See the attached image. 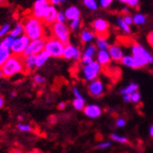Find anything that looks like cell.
<instances>
[{
  "instance_id": "cell-1",
  "label": "cell",
  "mask_w": 153,
  "mask_h": 153,
  "mask_svg": "<svg viewBox=\"0 0 153 153\" xmlns=\"http://www.w3.org/2000/svg\"><path fill=\"white\" fill-rule=\"evenodd\" d=\"M0 68H1L5 78H10L18 73H21L25 72L23 57L12 54Z\"/></svg>"
},
{
  "instance_id": "cell-2",
  "label": "cell",
  "mask_w": 153,
  "mask_h": 153,
  "mask_svg": "<svg viewBox=\"0 0 153 153\" xmlns=\"http://www.w3.org/2000/svg\"><path fill=\"white\" fill-rule=\"evenodd\" d=\"M25 35H27L31 41L41 39L44 36L45 30L42 20L35 17H28L24 21Z\"/></svg>"
},
{
  "instance_id": "cell-3",
  "label": "cell",
  "mask_w": 153,
  "mask_h": 153,
  "mask_svg": "<svg viewBox=\"0 0 153 153\" xmlns=\"http://www.w3.org/2000/svg\"><path fill=\"white\" fill-rule=\"evenodd\" d=\"M131 55L136 60L139 68H142L146 65H149L153 63V56L151 53L145 49L142 45L139 43H133L131 48Z\"/></svg>"
},
{
  "instance_id": "cell-4",
  "label": "cell",
  "mask_w": 153,
  "mask_h": 153,
  "mask_svg": "<svg viewBox=\"0 0 153 153\" xmlns=\"http://www.w3.org/2000/svg\"><path fill=\"white\" fill-rule=\"evenodd\" d=\"M52 33L53 36L60 41L65 45L69 43V37H70V29L68 25L61 22H55L52 25Z\"/></svg>"
},
{
  "instance_id": "cell-5",
  "label": "cell",
  "mask_w": 153,
  "mask_h": 153,
  "mask_svg": "<svg viewBox=\"0 0 153 153\" xmlns=\"http://www.w3.org/2000/svg\"><path fill=\"white\" fill-rule=\"evenodd\" d=\"M65 49V44L62 43L56 38H50V39L46 41L45 50L48 52L50 57H55V58H61L63 57V52Z\"/></svg>"
},
{
  "instance_id": "cell-6",
  "label": "cell",
  "mask_w": 153,
  "mask_h": 153,
  "mask_svg": "<svg viewBox=\"0 0 153 153\" xmlns=\"http://www.w3.org/2000/svg\"><path fill=\"white\" fill-rule=\"evenodd\" d=\"M101 68L102 66L97 61H93L91 63L84 65L81 71L83 78L85 79V81L88 82H91L97 79L100 72H101Z\"/></svg>"
},
{
  "instance_id": "cell-7",
  "label": "cell",
  "mask_w": 153,
  "mask_h": 153,
  "mask_svg": "<svg viewBox=\"0 0 153 153\" xmlns=\"http://www.w3.org/2000/svg\"><path fill=\"white\" fill-rule=\"evenodd\" d=\"M31 40L27 36V35H22L20 37H17L14 40L13 44L10 48L11 53L13 55H18V56H22L24 51L26 50L27 47L30 43Z\"/></svg>"
},
{
  "instance_id": "cell-8",
  "label": "cell",
  "mask_w": 153,
  "mask_h": 153,
  "mask_svg": "<svg viewBox=\"0 0 153 153\" xmlns=\"http://www.w3.org/2000/svg\"><path fill=\"white\" fill-rule=\"evenodd\" d=\"M46 41L44 38H41V39L38 40H34L31 41L30 43L28 44V46L27 47L26 50L23 53V57L25 56H30V55H36L39 52L43 51L45 50V45H46Z\"/></svg>"
},
{
  "instance_id": "cell-9",
  "label": "cell",
  "mask_w": 153,
  "mask_h": 153,
  "mask_svg": "<svg viewBox=\"0 0 153 153\" xmlns=\"http://www.w3.org/2000/svg\"><path fill=\"white\" fill-rule=\"evenodd\" d=\"M91 26L95 31V34H97L98 37H108L109 24L104 18H97V20H95L92 22Z\"/></svg>"
},
{
  "instance_id": "cell-10",
  "label": "cell",
  "mask_w": 153,
  "mask_h": 153,
  "mask_svg": "<svg viewBox=\"0 0 153 153\" xmlns=\"http://www.w3.org/2000/svg\"><path fill=\"white\" fill-rule=\"evenodd\" d=\"M49 5L50 4L48 2V0H36L34 3L33 9H32L33 17L42 20Z\"/></svg>"
},
{
  "instance_id": "cell-11",
  "label": "cell",
  "mask_w": 153,
  "mask_h": 153,
  "mask_svg": "<svg viewBox=\"0 0 153 153\" xmlns=\"http://www.w3.org/2000/svg\"><path fill=\"white\" fill-rule=\"evenodd\" d=\"M81 50L80 49L76 46L74 44L68 43L67 45H65V49H64V52H63V58L67 59V60H80L81 59Z\"/></svg>"
},
{
  "instance_id": "cell-12",
  "label": "cell",
  "mask_w": 153,
  "mask_h": 153,
  "mask_svg": "<svg viewBox=\"0 0 153 153\" xmlns=\"http://www.w3.org/2000/svg\"><path fill=\"white\" fill-rule=\"evenodd\" d=\"M88 91L92 97H100L104 92V84L100 79H95L89 83Z\"/></svg>"
},
{
  "instance_id": "cell-13",
  "label": "cell",
  "mask_w": 153,
  "mask_h": 153,
  "mask_svg": "<svg viewBox=\"0 0 153 153\" xmlns=\"http://www.w3.org/2000/svg\"><path fill=\"white\" fill-rule=\"evenodd\" d=\"M97 52V46L94 44H89L88 45L81 56V63L83 65L91 63L93 62V56Z\"/></svg>"
},
{
  "instance_id": "cell-14",
  "label": "cell",
  "mask_w": 153,
  "mask_h": 153,
  "mask_svg": "<svg viewBox=\"0 0 153 153\" xmlns=\"http://www.w3.org/2000/svg\"><path fill=\"white\" fill-rule=\"evenodd\" d=\"M57 12L59 11L56 10V8L54 6L49 5V7L48 8L47 11H46V14L43 17L42 21L47 25H53L55 22H56Z\"/></svg>"
},
{
  "instance_id": "cell-15",
  "label": "cell",
  "mask_w": 153,
  "mask_h": 153,
  "mask_svg": "<svg viewBox=\"0 0 153 153\" xmlns=\"http://www.w3.org/2000/svg\"><path fill=\"white\" fill-rule=\"evenodd\" d=\"M108 53L110 55L111 60H113L114 62H120L121 59L124 56V52L122 48L118 45V44H112L109 46L108 48Z\"/></svg>"
},
{
  "instance_id": "cell-16",
  "label": "cell",
  "mask_w": 153,
  "mask_h": 153,
  "mask_svg": "<svg viewBox=\"0 0 153 153\" xmlns=\"http://www.w3.org/2000/svg\"><path fill=\"white\" fill-rule=\"evenodd\" d=\"M84 113L88 118H97L101 115V109L97 105H88L84 107Z\"/></svg>"
},
{
  "instance_id": "cell-17",
  "label": "cell",
  "mask_w": 153,
  "mask_h": 153,
  "mask_svg": "<svg viewBox=\"0 0 153 153\" xmlns=\"http://www.w3.org/2000/svg\"><path fill=\"white\" fill-rule=\"evenodd\" d=\"M97 62L101 65V66H107L110 63L111 58L108 53V50H99L97 52Z\"/></svg>"
},
{
  "instance_id": "cell-18",
  "label": "cell",
  "mask_w": 153,
  "mask_h": 153,
  "mask_svg": "<svg viewBox=\"0 0 153 153\" xmlns=\"http://www.w3.org/2000/svg\"><path fill=\"white\" fill-rule=\"evenodd\" d=\"M23 64L26 72H32L36 68V56L30 55L23 57Z\"/></svg>"
},
{
  "instance_id": "cell-19",
  "label": "cell",
  "mask_w": 153,
  "mask_h": 153,
  "mask_svg": "<svg viewBox=\"0 0 153 153\" xmlns=\"http://www.w3.org/2000/svg\"><path fill=\"white\" fill-rule=\"evenodd\" d=\"M49 58H50V55L45 50L43 51L39 52L38 54H36V68L42 67L48 62V60Z\"/></svg>"
},
{
  "instance_id": "cell-20",
  "label": "cell",
  "mask_w": 153,
  "mask_h": 153,
  "mask_svg": "<svg viewBox=\"0 0 153 153\" xmlns=\"http://www.w3.org/2000/svg\"><path fill=\"white\" fill-rule=\"evenodd\" d=\"M120 63L126 67H128L131 69H139V65H138L136 60L134 59V57L131 54L124 55L123 58L120 61Z\"/></svg>"
},
{
  "instance_id": "cell-21",
  "label": "cell",
  "mask_w": 153,
  "mask_h": 153,
  "mask_svg": "<svg viewBox=\"0 0 153 153\" xmlns=\"http://www.w3.org/2000/svg\"><path fill=\"white\" fill-rule=\"evenodd\" d=\"M64 13L66 15L67 20L69 21L75 20V18L80 17V10L79 9V8H76L75 6H71V7L68 8Z\"/></svg>"
},
{
  "instance_id": "cell-22",
  "label": "cell",
  "mask_w": 153,
  "mask_h": 153,
  "mask_svg": "<svg viewBox=\"0 0 153 153\" xmlns=\"http://www.w3.org/2000/svg\"><path fill=\"white\" fill-rule=\"evenodd\" d=\"M96 37V34L89 30V29H84L80 33V41L82 43H90L94 41Z\"/></svg>"
},
{
  "instance_id": "cell-23",
  "label": "cell",
  "mask_w": 153,
  "mask_h": 153,
  "mask_svg": "<svg viewBox=\"0 0 153 153\" xmlns=\"http://www.w3.org/2000/svg\"><path fill=\"white\" fill-rule=\"evenodd\" d=\"M11 55H12V53H11L10 49L5 47L4 45H2L1 43H0V67L6 63V61L9 58Z\"/></svg>"
},
{
  "instance_id": "cell-24",
  "label": "cell",
  "mask_w": 153,
  "mask_h": 153,
  "mask_svg": "<svg viewBox=\"0 0 153 153\" xmlns=\"http://www.w3.org/2000/svg\"><path fill=\"white\" fill-rule=\"evenodd\" d=\"M24 34H25V29H24V24L23 23H17L14 27V29H11L9 32V35L11 37H13L14 39H16V38H17V37H20Z\"/></svg>"
},
{
  "instance_id": "cell-25",
  "label": "cell",
  "mask_w": 153,
  "mask_h": 153,
  "mask_svg": "<svg viewBox=\"0 0 153 153\" xmlns=\"http://www.w3.org/2000/svg\"><path fill=\"white\" fill-rule=\"evenodd\" d=\"M96 46H97L99 50H108L110 45L106 37H98L97 41H96Z\"/></svg>"
},
{
  "instance_id": "cell-26",
  "label": "cell",
  "mask_w": 153,
  "mask_h": 153,
  "mask_svg": "<svg viewBox=\"0 0 153 153\" xmlns=\"http://www.w3.org/2000/svg\"><path fill=\"white\" fill-rule=\"evenodd\" d=\"M139 89V85L136 84V83H130L129 84H128L127 86L123 87L121 90H120V93L122 95H125V94H131L133 93L134 92H137Z\"/></svg>"
},
{
  "instance_id": "cell-27",
  "label": "cell",
  "mask_w": 153,
  "mask_h": 153,
  "mask_svg": "<svg viewBox=\"0 0 153 153\" xmlns=\"http://www.w3.org/2000/svg\"><path fill=\"white\" fill-rule=\"evenodd\" d=\"M132 18H133V24H135L137 26L143 25L147 20V17L141 13H136L132 17Z\"/></svg>"
},
{
  "instance_id": "cell-28",
  "label": "cell",
  "mask_w": 153,
  "mask_h": 153,
  "mask_svg": "<svg viewBox=\"0 0 153 153\" xmlns=\"http://www.w3.org/2000/svg\"><path fill=\"white\" fill-rule=\"evenodd\" d=\"M117 25L118 27L126 34H128L130 32V26L128 25L124 20L122 17H118L117 18Z\"/></svg>"
},
{
  "instance_id": "cell-29",
  "label": "cell",
  "mask_w": 153,
  "mask_h": 153,
  "mask_svg": "<svg viewBox=\"0 0 153 153\" xmlns=\"http://www.w3.org/2000/svg\"><path fill=\"white\" fill-rule=\"evenodd\" d=\"M83 4L87 8L93 11L99 8V2H97V0H83Z\"/></svg>"
},
{
  "instance_id": "cell-30",
  "label": "cell",
  "mask_w": 153,
  "mask_h": 153,
  "mask_svg": "<svg viewBox=\"0 0 153 153\" xmlns=\"http://www.w3.org/2000/svg\"><path fill=\"white\" fill-rule=\"evenodd\" d=\"M85 98H75L73 101V106L76 110H83L85 107Z\"/></svg>"
},
{
  "instance_id": "cell-31",
  "label": "cell",
  "mask_w": 153,
  "mask_h": 153,
  "mask_svg": "<svg viewBox=\"0 0 153 153\" xmlns=\"http://www.w3.org/2000/svg\"><path fill=\"white\" fill-rule=\"evenodd\" d=\"M80 26H81V18L78 17V18H75V20H70L68 27H69L70 30L76 31L80 28Z\"/></svg>"
},
{
  "instance_id": "cell-32",
  "label": "cell",
  "mask_w": 153,
  "mask_h": 153,
  "mask_svg": "<svg viewBox=\"0 0 153 153\" xmlns=\"http://www.w3.org/2000/svg\"><path fill=\"white\" fill-rule=\"evenodd\" d=\"M110 138L111 139H113L114 141H117V142H120V143H122V144H127L128 143V139L125 137H121L120 135H117V134H111L110 135Z\"/></svg>"
},
{
  "instance_id": "cell-33",
  "label": "cell",
  "mask_w": 153,
  "mask_h": 153,
  "mask_svg": "<svg viewBox=\"0 0 153 153\" xmlns=\"http://www.w3.org/2000/svg\"><path fill=\"white\" fill-rule=\"evenodd\" d=\"M14 38L13 37H11L10 35H8L7 37H6V38H4V39L2 40V41L0 42L2 45H4L5 47H7V48H11V46H12V44H13V41H14Z\"/></svg>"
},
{
  "instance_id": "cell-34",
  "label": "cell",
  "mask_w": 153,
  "mask_h": 153,
  "mask_svg": "<svg viewBox=\"0 0 153 153\" xmlns=\"http://www.w3.org/2000/svg\"><path fill=\"white\" fill-rule=\"evenodd\" d=\"M16 128L18 129V131L20 132H31L32 131V127L30 125H27V124H23V123H19L17 126H16Z\"/></svg>"
},
{
  "instance_id": "cell-35",
  "label": "cell",
  "mask_w": 153,
  "mask_h": 153,
  "mask_svg": "<svg viewBox=\"0 0 153 153\" xmlns=\"http://www.w3.org/2000/svg\"><path fill=\"white\" fill-rule=\"evenodd\" d=\"M11 30V27L9 24H5L2 27H0V38L7 36Z\"/></svg>"
},
{
  "instance_id": "cell-36",
  "label": "cell",
  "mask_w": 153,
  "mask_h": 153,
  "mask_svg": "<svg viewBox=\"0 0 153 153\" xmlns=\"http://www.w3.org/2000/svg\"><path fill=\"white\" fill-rule=\"evenodd\" d=\"M67 20V17L64 12L62 11H59L57 12V16H56V22H61V23H65Z\"/></svg>"
},
{
  "instance_id": "cell-37",
  "label": "cell",
  "mask_w": 153,
  "mask_h": 153,
  "mask_svg": "<svg viewBox=\"0 0 153 153\" xmlns=\"http://www.w3.org/2000/svg\"><path fill=\"white\" fill-rule=\"evenodd\" d=\"M114 0H99V6H100L102 8H108Z\"/></svg>"
},
{
  "instance_id": "cell-38",
  "label": "cell",
  "mask_w": 153,
  "mask_h": 153,
  "mask_svg": "<svg viewBox=\"0 0 153 153\" xmlns=\"http://www.w3.org/2000/svg\"><path fill=\"white\" fill-rule=\"evenodd\" d=\"M140 98H141V95L140 93L137 91V92H134L133 93H131V101L133 103H138L140 101Z\"/></svg>"
},
{
  "instance_id": "cell-39",
  "label": "cell",
  "mask_w": 153,
  "mask_h": 153,
  "mask_svg": "<svg viewBox=\"0 0 153 153\" xmlns=\"http://www.w3.org/2000/svg\"><path fill=\"white\" fill-rule=\"evenodd\" d=\"M34 82L36 84H44L45 82H46V79L43 77V76L36 74V75L34 76Z\"/></svg>"
},
{
  "instance_id": "cell-40",
  "label": "cell",
  "mask_w": 153,
  "mask_h": 153,
  "mask_svg": "<svg viewBox=\"0 0 153 153\" xmlns=\"http://www.w3.org/2000/svg\"><path fill=\"white\" fill-rule=\"evenodd\" d=\"M126 4L130 8H137L140 5V0H127Z\"/></svg>"
},
{
  "instance_id": "cell-41",
  "label": "cell",
  "mask_w": 153,
  "mask_h": 153,
  "mask_svg": "<svg viewBox=\"0 0 153 153\" xmlns=\"http://www.w3.org/2000/svg\"><path fill=\"white\" fill-rule=\"evenodd\" d=\"M111 146V143L108 142V141H106V142H102V143H100L96 146V148H99V149H103V148H108Z\"/></svg>"
},
{
  "instance_id": "cell-42",
  "label": "cell",
  "mask_w": 153,
  "mask_h": 153,
  "mask_svg": "<svg viewBox=\"0 0 153 153\" xmlns=\"http://www.w3.org/2000/svg\"><path fill=\"white\" fill-rule=\"evenodd\" d=\"M123 18V20L128 24V25H131V24H133V18H132V17L129 15V14H125L124 15V17H122Z\"/></svg>"
},
{
  "instance_id": "cell-43",
  "label": "cell",
  "mask_w": 153,
  "mask_h": 153,
  "mask_svg": "<svg viewBox=\"0 0 153 153\" xmlns=\"http://www.w3.org/2000/svg\"><path fill=\"white\" fill-rule=\"evenodd\" d=\"M147 41L151 48H153V30L147 35Z\"/></svg>"
},
{
  "instance_id": "cell-44",
  "label": "cell",
  "mask_w": 153,
  "mask_h": 153,
  "mask_svg": "<svg viewBox=\"0 0 153 153\" xmlns=\"http://www.w3.org/2000/svg\"><path fill=\"white\" fill-rule=\"evenodd\" d=\"M73 94L75 95V97L76 98H84L83 97V95L81 94V93L79 92V90L76 88V87H75L74 89H73Z\"/></svg>"
},
{
  "instance_id": "cell-45",
  "label": "cell",
  "mask_w": 153,
  "mask_h": 153,
  "mask_svg": "<svg viewBox=\"0 0 153 153\" xmlns=\"http://www.w3.org/2000/svg\"><path fill=\"white\" fill-rule=\"evenodd\" d=\"M125 125H126V121L123 118H119L116 121V126L118 127H125Z\"/></svg>"
},
{
  "instance_id": "cell-46",
  "label": "cell",
  "mask_w": 153,
  "mask_h": 153,
  "mask_svg": "<svg viewBox=\"0 0 153 153\" xmlns=\"http://www.w3.org/2000/svg\"><path fill=\"white\" fill-rule=\"evenodd\" d=\"M48 2H49L50 5H52V6H54V7L60 4V1H59V0H48Z\"/></svg>"
},
{
  "instance_id": "cell-47",
  "label": "cell",
  "mask_w": 153,
  "mask_h": 153,
  "mask_svg": "<svg viewBox=\"0 0 153 153\" xmlns=\"http://www.w3.org/2000/svg\"><path fill=\"white\" fill-rule=\"evenodd\" d=\"M123 99L127 103L130 102L131 101V94H125V95H123Z\"/></svg>"
},
{
  "instance_id": "cell-48",
  "label": "cell",
  "mask_w": 153,
  "mask_h": 153,
  "mask_svg": "<svg viewBox=\"0 0 153 153\" xmlns=\"http://www.w3.org/2000/svg\"><path fill=\"white\" fill-rule=\"evenodd\" d=\"M57 108H59V110H64L66 108V103L64 102H61L59 104V106H57Z\"/></svg>"
},
{
  "instance_id": "cell-49",
  "label": "cell",
  "mask_w": 153,
  "mask_h": 153,
  "mask_svg": "<svg viewBox=\"0 0 153 153\" xmlns=\"http://www.w3.org/2000/svg\"><path fill=\"white\" fill-rule=\"evenodd\" d=\"M3 106H4V99L1 95H0V108H2Z\"/></svg>"
},
{
  "instance_id": "cell-50",
  "label": "cell",
  "mask_w": 153,
  "mask_h": 153,
  "mask_svg": "<svg viewBox=\"0 0 153 153\" xmlns=\"http://www.w3.org/2000/svg\"><path fill=\"white\" fill-rule=\"evenodd\" d=\"M149 135L151 138H153V125L149 127Z\"/></svg>"
},
{
  "instance_id": "cell-51",
  "label": "cell",
  "mask_w": 153,
  "mask_h": 153,
  "mask_svg": "<svg viewBox=\"0 0 153 153\" xmlns=\"http://www.w3.org/2000/svg\"><path fill=\"white\" fill-rule=\"evenodd\" d=\"M122 12H123V13H125V14H128V8H123V10H122ZM125 14H124V15H125Z\"/></svg>"
},
{
  "instance_id": "cell-52",
  "label": "cell",
  "mask_w": 153,
  "mask_h": 153,
  "mask_svg": "<svg viewBox=\"0 0 153 153\" xmlns=\"http://www.w3.org/2000/svg\"><path fill=\"white\" fill-rule=\"evenodd\" d=\"M3 77H4V74L1 71V68H0V78H3Z\"/></svg>"
},
{
  "instance_id": "cell-53",
  "label": "cell",
  "mask_w": 153,
  "mask_h": 153,
  "mask_svg": "<svg viewBox=\"0 0 153 153\" xmlns=\"http://www.w3.org/2000/svg\"><path fill=\"white\" fill-rule=\"evenodd\" d=\"M119 2H120V3H125L126 4V2H127V0H118Z\"/></svg>"
},
{
  "instance_id": "cell-54",
  "label": "cell",
  "mask_w": 153,
  "mask_h": 153,
  "mask_svg": "<svg viewBox=\"0 0 153 153\" xmlns=\"http://www.w3.org/2000/svg\"><path fill=\"white\" fill-rule=\"evenodd\" d=\"M18 120H19V121H21V120H23V117H21V116H19V117H18Z\"/></svg>"
},
{
  "instance_id": "cell-55",
  "label": "cell",
  "mask_w": 153,
  "mask_h": 153,
  "mask_svg": "<svg viewBox=\"0 0 153 153\" xmlns=\"http://www.w3.org/2000/svg\"><path fill=\"white\" fill-rule=\"evenodd\" d=\"M5 1H6V0H0V4H3Z\"/></svg>"
},
{
  "instance_id": "cell-56",
  "label": "cell",
  "mask_w": 153,
  "mask_h": 153,
  "mask_svg": "<svg viewBox=\"0 0 153 153\" xmlns=\"http://www.w3.org/2000/svg\"><path fill=\"white\" fill-rule=\"evenodd\" d=\"M13 153H21V152H20V151H17V150H15Z\"/></svg>"
},
{
  "instance_id": "cell-57",
  "label": "cell",
  "mask_w": 153,
  "mask_h": 153,
  "mask_svg": "<svg viewBox=\"0 0 153 153\" xmlns=\"http://www.w3.org/2000/svg\"><path fill=\"white\" fill-rule=\"evenodd\" d=\"M11 94H12V96H13V97H14V96H16V93H12Z\"/></svg>"
},
{
  "instance_id": "cell-58",
  "label": "cell",
  "mask_w": 153,
  "mask_h": 153,
  "mask_svg": "<svg viewBox=\"0 0 153 153\" xmlns=\"http://www.w3.org/2000/svg\"><path fill=\"white\" fill-rule=\"evenodd\" d=\"M59 1H60V3H62V2H65L66 0H59Z\"/></svg>"
},
{
  "instance_id": "cell-59",
  "label": "cell",
  "mask_w": 153,
  "mask_h": 153,
  "mask_svg": "<svg viewBox=\"0 0 153 153\" xmlns=\"http://www.w3.org/2000/svg\"><path fill=\"white\" fill-rule=\"evenodd\" d=\"M138 153H143V152H138Z\"/></svg>"
}]
</instances>
